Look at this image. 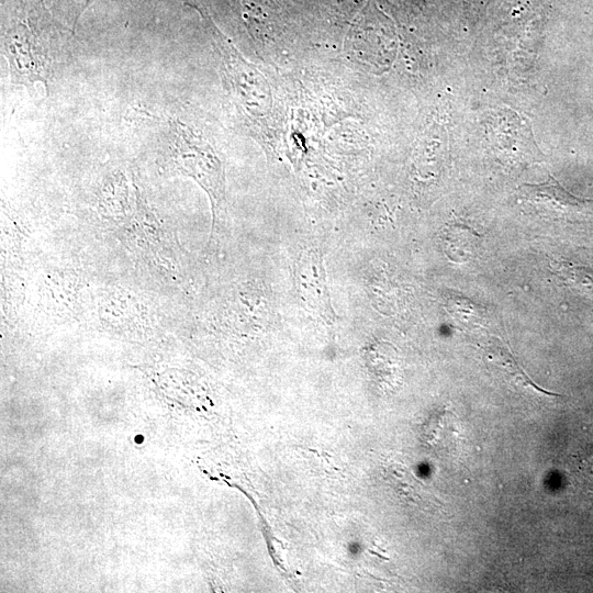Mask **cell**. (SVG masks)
Wrapping results in <instances>:
<instances>
[{"label": "cell", "instance_id": "obj_1", "mask_svg": "<svg viewBox=\"0 0 593 593\" xmlns=\"http://www.w3.org/2000/svg\"><path fill=\"white\" fill-rule=\"evenodd\" d=\"M2 14L1 48L11 82L33 90L43 85L46 93L54 72L55 58L42 0H11Z\"/></svg>", "mask_w": 593, "mask_h": 593}, {"label": "cell", "instance_id": "obj_2", "mask_svg": "<svg viewBox=\"0 0 593 593\" xmlns=\"http://www.w3.org/2000/svg\"><path fill=\"white\" fill-rule=\"evenodd\" d=\"M165 168L195 181L208 194L213 230L225 212V176L222 160L210 142L178 118L168 119Z\"/></svg>", "mask_w": 593, "mask_h": 593}, {"label": "cell", "instance_id": "obj_3", "mask_svg": "<svg viewBox=\"0 0 593 593\" xmlns=\"http://www.w3.org/2000/svg\"><path fill=\"white\" fill-rule=\"evenodd\" d=\"M213 42L220 56L221 69L230 96L245 123L259 128L271 108L270 88L265 77L248 63L233 44L213 30Z\"/></svg>", "mask_w": 593, "mask_h": 593}, {"label": "cell", "instance_id": "obj_4", "mask_svg": "<svg viewBox=\"0 0 593 593\" xmlns=\"http://www.w3.org/2000/svg\"><path fill=\"white\" fill-rule=\"evenodd\" d=\"M115 233L138 260L172 280L179 267L176 243L143 195L134 215Z\"/></svg>", "mask_w": 593, "mask_h": 593}, {"label": "cell", "instance_id": "obj_5", "mask_svg": "<svg viewBox=\"0 0 593 593\" xmlns=\"http://www.w3.org/2000/svg\"><path fill=\"white\" fill-rule=\"evenodd\" d=\"M142 195L134 175L128 181L123 172L111 174L99 189L97 212L116 232L134 215Z\"/></svg>", "mask_w": 593, "mask_h": 593}, {"label": "cell", "instance_id": "obj_6", "mask_svg": "<svg viewBox=\"0 0 593 593\" xmlns=\"http://www.w3.org/2000/svg\"><path fill=\"white\" fill-rule=\"evenodd\" d=\"M299 291L306 304L318 312L324 320L333 322L334 312L325 284L324 268L320 251H304L296 265Z\"/></svg>", "mask_w": 593, "mask_h": 593}, {"label": "cell", "instance_id": "obj_7", "mask_svg": "<svg viewBox=\"0 0 593 593\" xmlns=\"http://www.w3.org/2000/svg\"><path fill=\"white\" fill-rule=\"evenodd\" d=\"M99 318L103 325L139 327L153 325L148 309L133 294L110 289L99 296Z\"/></svg>", "mask_w": 593, "mask_h": 593}, {"label": "cell", "instance_id": "obj_8", "mask_svg": "<svg viewBox=\"0 0 593 593\" xmlns=\"http://www.w3.org/2000/svg\"><path fill=\"white\" fill-rule=\"evenodd\" d=\"M486 361L513 387L532 394L558 396L539 388L519 366L510 348L499 338L491 337L484 345Z\"/></svg>", "mask_w": 593, "mask_h": 593}, {"label": "cell", "instance_id": "obj_9", "mask_svg": "<svg viewBox=\"0 0 593 593\" xmlns=\"http://www.w3.org/2000/svg\"><path fill=\"white\" fill-rule=\"evenodd\" d=\"M523 193L528 201L557 213L580 211L589 203L573 197L555 181L540 186H525Z\"/></svg>", "mask_w": 593, "mask_h": 593}, {"label": "cell", "instance_id": "obj_10", "mask_svg": "<svg viewBox=\"0 0 593 593\" xmlns=\"http://www.w3.org/2000/svg\"><path fill=\"white\" fill-rule=\"evenodd\" d=\"M550 268L566 284L593 300V270L564 260L550 261Z\"/></svg>", "mask_w": 593, "mask_h": 593}, {"label": "cell", "instance_id": "obj_11", "mask_svg": "<svg viewBox=\"0 0 593 593\" xmlns=\"http://www.w3.org/2000/svg\"><path fill=\"white\" fill-rule=\"evenodd\" d=\"M447 305L454 318L467 328H480L485 324V309L467 298L454 294L448 299Z\"/></svg>", "mask_w": 593, "mask_h": 593}, {"label": "cell", "instance_id": "obj_12", "mask_svg": "<svg viewBox=\"0 0 593 593\" xmlns=\"http://www.w3.org/2000/svg\"><path fill=\"white\" fill-rule=\"evenodd\" d=\"M94 0H72V4L69 8L70 27L74 32L77 25V21L81 13L93 2Z\"/></svg>", "mask_w": 593, "mask_h": 593}]
</instances>
